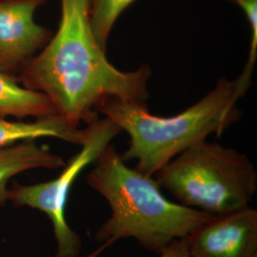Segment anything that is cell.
I'll return each instance as SVG.
<instances>
[{"label":"cell","instance_id":"6da1fadb","mask_svg":"<svg viewBox=\"0 0 257 257\" xmlns=\"http://www.w3.org/2000/svg\"><path fill=\"white\" fill-rule=\"evenodd\" d=\"M60 2L56 33L24 65L19 83L46 94L57 114L74 128L96 119V109L107 98L146 103L151 68L142 65L132 72L118 70L93 37L90 0Z\"/></svg>","mask_w":257,"mask_h":257},{"label":"cell","instance_id":"7a4b0ae2","mask_svg":"<svg viewBox=\"0 0 257 257\" xmlns=\"http://www.w3.org/2000/svg\"><path fill=\"white\" fill-rule=\"evenodd\" d=\"M94 164L87 183L107 200L111 215L95 233L101 246L88 257L98 256L124 238L136 239L143 248L160 253L212 216L167 199L154 176L130 168L110 144Z\"/></svg>","mask_w":257,"mask_h":257},{"label":"cell","instance_id":"3957f363","mask_svg":"<svg viewBox=\"0 0 257 257\" xmlns=\"http://www.w3.org/2000/svg\"><path fill=\"white\" fill-rule=\"evenodd\" d=\"M239 99L235 80L223 77L200 100L174 116L154 115L146 103L113 97L102 102L96 111L128 134L123 160L136 161L138 172L154 176L188 148L211 135L219 138L237 122Z\"/></svg>","mask_w":257,"mask_h":257},{"label":"cell","instance_id":"277c9868","mask_svg":"<svg viewBox=\"0 0 257 257\" xmlns=\"http://www.w3.org/2000/svg\"><path fill=\"white\" fill-rule=\"evenodd\" d=\"M154 178L179 204L212 216L249 207L257 190L248 156L207 140L175 156Z\"/></svg>","mask_w":257,"mask_h":257},{"label":"cell","instance_id":"5b68a950","mask_svg":"<svg viewBox=\"0 0 257 257\" xmlns=\"http://www.w3.org/2000/svg\"><path fill=\"white\" fill-rule=\"evenodd\" d=\"M87 125L81 150L63 167L64 170L56 178L30 186L14 182L8 193V201L15 206H29L44 212L50 218L57 244L55 257L79 256L81 240L65 217L69 193L83 170L94 163L102 151L122 132L107 117H97Z\"/></svg>","mask_w":257,"mask_h":257},{"label":"cell","instance_id":"8992f818","mask_svg":"<svg viewBox=\"0 0 257 257\" xmlns=\"http://www.w3.org/2000/svg\"><path fill=\"white\" fill-rule=\"evenodd\" d=\"M47 0H0V72L18 77L53 36L35 20Z\"/></svg>","mask_w":257,"mask_h":257},{"label":"cell","instance_id":"52a82bcc","mask_svg":"<svg viewBox=\"0 0 257 257\" xmlns=\"http://www.w3.org/2000/svg\"><path fill=\"white\" fill-rule=\"evenodd\" d=\"M187 240L191 257H257V211L211 216Z\"/></svg>","mask_w":257,"mask_h":257},{"label":"cell","instance_id":"ba28073f","mask_svg":"<svg viewBox=\"0 0 257 257\" xmlns=\"http://www.w3.org/2000/svg\"><path fill=\"white\" fill-rule=\"evenodd\" d=\"M66 165L61 156L35 140L0 149V206L8 201V182L14 176L33 169H59Z\"/></svg>","mask_w":257,"mask_h":257},{"label":"cell","instance_id":"9c48e42d","mask_svg":"<svg viewBox=\"0 0 257 257\" xmlns=\"http://www.w3.org/2000/svg\"><path fill=\"white\" fill-rule=\"evenodd\" d=\"M84 137V128L72 127L59 114L38 118L33 122L0 118V149L41 138H59L69 143L81 145Z\"/></svg>","mask_w":257,"mask_h":257},{"label":"cell","instance_id":"30bf717a","mask_svg":"<svg viewBox=\"0 0 257 257\" xmlns=\"http://www.w3.org/2000/svg\"><path fill=\"white\" fill-rule=\"evenodd\" d=\"M57 114L46 94L28 89L18 77L0 72V118H44Z\"/></svg>","mask_w":257,"mask_h":257},{"label":"cell","instance_id":"8fae6325","mask_svg":"<svg viewBox=\"0 0 257 257\" xmlns=\"http://www.w3.org/2000/svg\"><path fill=\"white\" fill-rule=\"evenodd\" d=\"M136 0H90V22L97 43L106 51L111 30Z\"/></svg>","mask_w":257,"mask_h":257},{"label":"cell","instance_id":"7c38bea8","mask_svg":"<svg viewBox=\"0 0 257 257\" xmlns=\"http://www.w3.org/2000/svg\"><path fill=\"white\" fill-rule=\"evenodd\" d=\"M237 5L243 11L250 31V44L248 60L238 77L235 79L237 93L240 98L244 97L251 86V78L257 59V0H224Z\"/></svg>","mask_w":257,"mask_h":257},{"label":"cell","instance_id":"4fadbf2b","mask_svg":"<svg viewBox=\"0 0 257 257\" xmlns=\"http://www.w3.org/2000/svg\"><path fill=\"white\" fill-rule=\"evenodd\" d=\"M159 254V257H191L187 237L174 240Z\"/></svg>","mask_w":257,"mask_h":257}]
</instances>
